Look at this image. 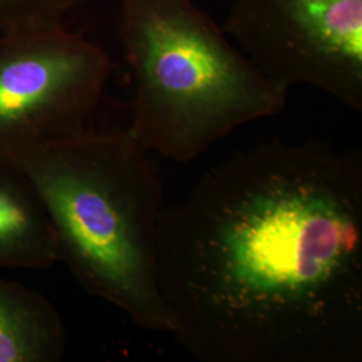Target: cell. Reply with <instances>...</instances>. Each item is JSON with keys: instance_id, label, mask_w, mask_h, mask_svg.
Returning <instances> with one entry per match:
<instances>
[{"instance_id": "1", "label": "cell", "mask_w": 362, "mask_h": 362, "mask_svg": "<svg viewBox=\"0 0 362 362\" xmlns=\"http://www.w3.org/2000/svg\"><path fill=\"white\" fill-rule=\"evenodd\" d=\"M170 336L202 362L362 360V157L269 141L164 207Z\"/></svg>"}, {"instance_id": "2", "label": "cell", "mask_w": 362, "mask_h": 362, "mask_svg": "<svg viewBox=\"0 0 362 362\" xmlns=\"http://www.w3.org/2000/svg\"><path fill=\"white\" fill-rule=\"evenodd\" d=\"M128 129L43 145L18 165L35 184L57 236L59 262L89 294L149 332L172 334L158 285L163 184Z\"/></svg>"}, {"instance_id": "3", "label": "cell", "mask_w": 362, "mask_h": 362, "mask_svg": "<svg viewBox=\"0 0 362 362\" xmlns=\"http://www.w3.org/2000/svg\"><path fill=\"white\" fill-rule=\"evenodd\" d=\"M118 3L134 82L128 132L146 152L185 164L233 130L285 109L288 90L192 0Z\"/></svg>"}, {"instance_id": "4", "label": "cell", "mask_w": 362, "mask_h": 362, "mask_svg": "<svg viewBox=\"0 0 362 362\" xmlns=\"http://www.w3.org/2000/svg\"><path fill=\"white\" fill-rule=\"evenodd\" d=\"M115 65L103 47L55 26L0 31V160L88 130Z\"/></svg>"}, {"instance_id": "5", "label": "cell", "mask_w": 362, "mask_h": 362, "mask_svg": "<svg viewBox=\"0 0 362 362\" xmlns=\"http://www.w3.org/2000/svg\"><path fill=\"white\" fill-rule=\"evenodd\" d=\"M223 30L259 70L362 110V0H236Z\"/></svg>"}, {"instance_id": "6", "label": "cell", "mask_w": 362, "mask_h": 362, "mask_svg": "<svg viewBox=\"0 0 362 362\" xmlns=\"http://www.w3.org/2000/svg\"><path fill=\"white\" fill-rule=\"evenodd\" d=\"M59 262L50 215L18 164L0 160V267L46 270Z\"/></svg>"}, {"instance_id": "7", "label": "cell", "mask_w": 362, "mask_h": 362, "mask_svg": "<svg viewBox=\"0 0 362 362\" xmlns=\"http://www.w3.org/2000/svg\"><path fill=\"white\" fill-rule=\"evenodd\" d=\"M65 349V327L52 302L0 276V362H57Z\"/></svg>"}, {"instance_id": "8", "label": "cell", "mask_w": 362, "mask_h": 362, "mask_svg": "<svg viewBox=\"0 0 362 362\" xmlns=\"http://www.w3.org/2000/svg\"><path fill=\"white\" fill-rule=\"evenodd\" d=\"M90 0H0V31L62 25L66 13Z\"/></svg>"}]
</instances>
